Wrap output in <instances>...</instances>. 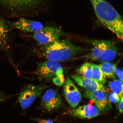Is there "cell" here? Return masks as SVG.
Returning a JSON list of instances; mask_svg holds the SVG:
<instances>
[{"label":"cell","mask_w":123,"mask_h":123,"mask_svg":"<svg viewBox=\"0 0 123 123\" xmlns=\"http://www.w3.org/2000/svg\"><path fill=\"white\" fill-rule=\"evenodd\" d=\"M98 20L122 40L123 20L119 13L105 0H90Z\"/></svg>","instance_id":"cell-1"},{"label":"cell","mask_w":123,"mask_h":123,"mask_svg":"<svg viewBox=\"0 0 123 123\" xmlns=\"http://www.w3.org/2000/svg\"><path fill=\"white\" fill-rule=\"evenodd\" d=\"M84 50L85 49L75 45L68 40H58L44 45L43 52L49 60L64 61L73 59Z\"/></svg>","instance_id":"cell-2"},{"label":"cell","mask_w":123,"mask_h":123,"mask_svg":"<svg viewBox=\"0 0 123 123\" xmlns=\"http://www.w3.org/2000/svg\"><path fill=\"white\" fill-rule=\"evenodd\" d=\"M86 42L93 46L91 51L83 57L102 63L113 60L119 54V50L112 41L95 39H84Z\"/></svg>","instance_id":"cell-3"},{"label":"cell","mask_w":123,"mask_h":123,"mask_svg":"<svg viewBox=\"0 0 123 123\" xmlns=\"http://www.w3.org/2000/svg\"><path fill=\"white\" fill-rule=\"evenodd\" d=\"M44 1V0H0V14L2 11L14 13L34 10L43 2Z\"/></svg>","instance_id":"cell-4"},{"label":"cell","mask_w":123,"mask_h":123,"mask_svg":"<svg viewBox=\"0 0 123 123\" xmlns=\"http://www.w3.org/2000/svg\"><path fill=\"white\" fill-rule=\"evenodd\" d=\"M37 73L40 79L49 81L56 77L64 78L62 66L58 62L49 60L41 62L37 67Z\"/></svg>","instance_id":"cell-5"},{"label":"cell","mask_w":123,"mask_h":123,"mask_svg":"<svg viewBox=\"0 0 123 123\" xmlns=\"http://www.w3.org/2000/svg\"><path fill=\"white\" fill-rule=\"evenodd\" d=\"M45 88L43 86L33 85L25 86L19 93L17 102L23 109L28 108L41 96Z\"/></svg>","instance_id":"cell-6"},{"label":"cell","mask_w":123,"mask_h":123,"mask_svg":"<svg viewBox=\"0 0 123 123\" xmlns=\"http://www.w3.org/2000/svg\"><path fill=\"white\" fill-rule=\"evenodd\" d=\"M62 35L61 29L48 26L44 27L41 30L35 32L33 37L39 43L45 45L59 40Z\"/></svg>","instance_id":"cell-7"},{"label":"cell","mask_w":123,"mask_h":123,"mask_svg":"<svg viewBox=\"0 0 123 123\" xmlns=\"http://www.w3.org/2000/svg\"><path fill=\"white\" fill-rule=\"evenodd\" d=\"M62 101L57 91L49 89L46 91L41 98V107L47 111L52 112L61 107Z\"/></svg>","instance_id":"cell-8"},{"label":"cell","mask_w":123,"mask_h":123,"mask_svg":"<svg viewBox=\"0 0 123 123\" xmlns=\"http://www.w3.org/2000/svg\"><path fill=\"white\" fill-rule=\"evenodd\" d=\"M64 96L68 103L73 108H76L81 100L80 92L73 81L67 77L64 82Z\"/></svg>","instance_id":"cell-9"},{"label":"cell","mask_w":123,"mask_h":123,"mask_svg":"<svg viewBox=\"0 0 123 123\" xmlns=\"http://www.w3.org/2000/svg\"><path fill=\"white\" fill-rule=\"evenodd\" d=\"M14 28L25 32H35L44 27L42 23L39 21H32L24 18H20L11 23Z\"/></svg>","instance_id":"cell-10"},{"label":"cell","mask_w":123,"mask_h":123,"mask_svg":"<svg viewBox=\"0 0 123 123\" xmlns=\"http://www.w3.org/2000/svg\"><path fill=\"white\" fill-rule=\"evenodd\" d=\"M9 32L8 25L0 14V55L3 54L7 56L10 53Z\"/></svg>","instance_id":"cell-11"},{"label":"cell","mask_w":123,"mask_h":123,"mask_svg":"<svg viewBox=\"0 0 123 123\" xmlns=\"http://www.w3.org/2000/svg\"><path fill=\"white\" fill-rule=\"evenodd\" d=\"M85 96L93 101L99 111L105 110L108 105L107 95L105 90H98L93 91H86Z\"/></svg>","instance_id":"cell-12"},{"label":"cell","mask_w":123,"mask_h":123,"mask_svg":"<svg viewBox=\"0 0 123 123\" xmlns=\"http://www.w3.org/2000/svg\"><path fill=\"white\" fill-rule=\"evenodd\" d=\"M72 78L78 85L83 87L87 91L105 90L103 85L92 79L84 78L79 74L72 75Z\"/></svg>","instance_id":"cell-13"},{"label":"cell","mask_w":123,"mask_h":123,"mask_svg":"<svg viewBox=\"0 0 123 123\" xmlns=\"http://www.w3.org/2000/svg\"><path fill=\"white\" fill-rule=\"evenodd\" d=\"M74 116L83 119H90L99 114V110L93 105L88 104L80 106L72 112Z\"/></svg>","instance_id":"cell-14"},{"label":"cell","mask_w":123,"mask_h":123,"mask_svg":"<svg viewBox=\"0 0 123 123\" xmlns=\"http://www.w3.org/2000/svg\"><path fill=\"white\" fill-rule=\"evenodd\" d=\"M104 78L110 79H115V69L116 66L110 62L102 63L99 66Z\"/></svg>","instance_id":"cell-15"},{"label":"cell","mask_w":123,"mask_h":123,"mask_svg":"<svg viewBox=\"0 0 123 123\" xmlns=\"http://www.w3.org/2000/svg\"><path fill=\"white\" fill-rule=\"evenodd\" d=\"M92 79L103 85L106 82L105 78L99 66L92 63Z\"/></svg>","instance_id":"cell-16"},{"label":"cell","mask_w":123,"mask_h":123,"mask_svg":"<svg viewBox=\"0 0 123 123\" xmlns=\"http://www.w3.org/2000/svg\"><path fill=\"white\" fill-rule=\"evenodd\" d=\"M77 72L78 74L84 78L92 79V63H85L77 69Z\"/></svg>","instance_id":"cell-17"},{"label":"cell","mask_w":123,"mask_h":123,"mask_svg":"<svg viewBox=\"0 0 123 123\" xmlns=\"http://www.w3.org/2000/svg\"><path fill=\"white\" fill-rule=\"evenodd\" d=\"M109 86L113 93L119 95L121 98L123 97V85L121 81L114 80L109 83Z\"/></svg>","instance_id":"cell-18"},{"label":"cell","mask_w":123,"mask_h":123,"mask_svg":"<svg viewBox=\"0 0 123 123\" xmlns=\"http://www.w3.org/2000/svg\"><path fill=\"white\" fill-rule=\"evenodd\" d=\"M121 98L119 96L116 94L112 92L110 95L109 99L111 102L117 103L119 102Z\"/></svg>","instance_id":"cell-19"},{"label":"cell","mask_w":123,"mask_h":123,"mask_svg":"<svg viewBox=\"0 0 123 123\" xmlns=\"http://www.w3.org/2000/svg\"><path fill=\"white\" fill-rule=\"evenodd\" d=\"M52 80L55 85L59 86L63 85L65 82L64 78H61L59 77H56L54 78Z\"/></svg>","instance_id":"cell-20"},{"label":"cell","mask_w":123,"mask_h":123,"mask_svg":"<svg viewBox=\"0 0 123 123\" xmlns=\"http://www.w3.org/2000/svg\"><path fill=\"white\" fill-rule=\"evenodd\" d=\"M12 96H9L0 91V103L7 100L12 98Z\"/></svg>","instance_id":"cell-21"},{"label":"cell","mask_w":123,"mask_h":123,"mask_svg":"<svg viewBox=\"0 0 123 123\" xmlns=\"http://www.w3.org/2000/svg\"><path fill=\"white\" fill-rule=\"evenodd\" d=\"M34 120L36 121L38 123H54L52 120L49 119H44L40 118L33 119Z\"/></svg>","instance_id":"cell-22"},{"label":"cell","mask_w":123,"mask_h":123,"mask_svg":"<svg viewBox=\"0 0 123 123\" xmlns=\"http://www.w3.org/2000/svg\"><path fill=\"white\" fill-rule=\"evenodd\" d=\"M115 73L119 78L120 80L123 82V72L119 69L115 67Z\"/></svg>","instance_id":"cell-23"},{"label":"cell","mask_w":123,"mask_h":123,"mask_svg":"<svg viewBox=\"0 0 123 123\" xmlns=\"http://www.w3.org/2000/svg\"><path fill=\"white\" fill-rule=\"evenodd\" d=\"M123 97L121 98L119 102V110L120 113H122L123 112Z\"/></svg>","instance_id":"cell-24"}]
</instances>
